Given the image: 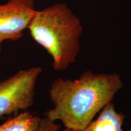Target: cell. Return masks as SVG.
<instances>
[{
  "instance_id": "6da1fadb",
  "label": "cell",
  "mask_w": 131,
  "mask_h": 131,
  "mask_svg": "<svg viewBox=\"0 0 131 131\" xmlns=\"http://www.w3.org/2000/svg\"><path fill=\"white\" fill-rule=\"evenodd\" d=\"M123 87L120 77L115 73L87 70L73 80L58 78L52 82L49 91L53 107L44 115L52 122L61 121L66 129L81 131L112 102Z\"/></svg>"
},
{
  "instance_id": "7a4b0ae2",
  "label": "cell",
  "mask_w": 131,
  "mask_h": 131,
  "mask_svg": "<svg viewBox=\"0 0 131 131\" xmlns=\"http://www.w3.org/2000/svg\"><path fill=\"white\" fill-rule=\"evenodd\" d=\"M27 29L32 38L52 57L54 70H64L75 61L83 28L68 5L58 3L36 10Z\"/></svg>"
},
{
  "instance_id": "3957f363",
  "label": "cell",
  "mask_w": 131,
  "mask_h": 131,
  "mask_svg": "<svg viewBox=\"0 0 131 131\" xmlns=\"http://www.w3.org/2000/svg\"><path fill=\"white\" fill-rule=\"evenodd\" d=\"M41 72V68L33 67L0 81V119L34 105L36 85Z\"/></svg>"
},
{
  "instance_id": "277c9868",
  "label": "cell",
  "mask_w": 131,
  "mask_h": 131,
  "mask_svg": "<svg viewBox=\"0 0 131 131\" xmlns=\"http://www.w3.org/2000/svg\"><path fill=\"white\" fill-rule=\"evenodd\" d=\"M35 11L34 0H9L0 4V45L4 41L21 38Z\"/></svg>"
},
{
  "instance_id": "5b68a950",
  "label": "cell",
  "mask_w": 131,
  "mask_h": 131,
  "mask_svg": "<svg viewBox=\"0 0 131 131\" xmlns=\"http://www.w3.org/2000/svg\"><path fill=\"white\" fill-rule=\"evenodd\" d=\"M125 115L118 112L112 102L107 104L86 128L81 131H123L122 126Z\"/></svg>"
},
{
  "instance_id": "8992f818",
  "label": "cell",
  "mask_w": 131,
  "mask_h": 131,
  "mask_svg": "<svg viewBox=\"0 0 131 131\" xmlns=\"http://www.w3.org/2000/svg\"><path fill=\"white\" fill-rule=\"evenodd\" d=\"M42 118L32 113L21 112L0 125V131H35Z\"/></svg>"
},
{
  "instance_id": "52a82bcc",
  "label": "cell",
  "mask_w": 131,
  "mask_h": 131,
  "mask_svg": "<svg viewBox=\"0 0 131 131\" xmlns=\"http://www.w3.org/2000/svg\"><path fill=\"white\" fill-rule=\"evenodd\" d=\"M59 130L60 126L58 124L44 117L41 119L40 126L35 131H59Z\"/></svg>"
},
{
  "instance_id": "ba28073f",
  "label": "cell",
  "mask_w": 131,
  "mask_h": 131,
  "mask_svg": "<svg viewBox=\"0 0 131 131\" xmlns=\"http://www.w3.org/2000/svg\"><path fill=\"white\" fill-rule=\"evenodd\" d=\"M63 131H75V130H70V129H66L65 130H64Z\"/></svg>"
},
{
  "instance_id": "9c48e42d",
  "label": "cell",
  "mask_w": 131,
  "mask_h": 131,
  "mask_svg": "<svg viewBox=\"0 0 131 131\" xmlns=\"http://www.w3.org/2000/svg\"><path fill=\"white\" fill-rule=\"evenodd\" d=\"M1 51V45H0V52Z\"/></svg>"
},
{
  "instance_id": "30bf717a",
  "label": "cell",
  "mask_w": 131,
  "mask_h": 131,
  "mask_svg": "<svg viewBox=\"0 0 131 131\" xmlns=\"http://www.w3.org/2000/svg\"><path fill=\"white\" fill-rule=\"evenodd\" d=\"M127 131H131V127H130V129H129V130H127Z\"/></svg>"
}]
</instances>
